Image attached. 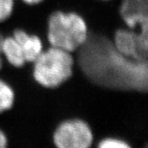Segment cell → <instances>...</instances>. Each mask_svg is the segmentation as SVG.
<instances>
[{"instance_id":"obj_10","label":"cell","mask_w":148,"mask_h":148,"mask_svg":"<svg viewBox=\"0 0 148 148\" xmlns=\"http://www.w3.org/2000/svg\"><path fill=\"white\" fill-rule=\"evenodd\" d=\"M98 148H131L132 146L127 141L117 137H104L97 141Z\"/></svg>"},{"instance_id":"obj_2","label":"cell","mask_w":148,"mask_h":148,"mask_svg":"<svg viewBox=\"0 0 148 148\" xmlns=\"http://www.w3.org/2000/svg\"><path fill=\"white\" fill-rule=\"evenodd\" d=\"M88 36L87 22L76 12L54 10L48 16L46 40L49 46L75 53Z\"/></svg>"},{"instance_id":"obj_6","label":"cell","mask_w":148,"mask_h":148,"mask_svg":"<svg viewBox=\"0 0 148 148\" xmlns=\"http://www.w3.org/2000/svg\"><path fill=\"white\" fill-rule=\"evenodd\" d=\"M12 36L20 44L27 64H32L45 49L40 37L36 34H30L21 28L14 29Z\"/></svg>"},{"instance_id":"obj_15","label":"cell","mask_w":148,"mask_h":148,"mask_svg":"<svg viewBox=\"0 0 148 148\" xmlns=\"http://www.w3.org/2000/svg\"><path fill=\"white\" fill-rule=\"evenodd\" d=\"M100 1H103V2H110L112 0H100Z\"/></svg>"},{"instance_id":"obj_1","label":"cell","mask_w":148,"mask_h":148,"mask_svg":"<svg viewBox=\"0 0 148 148\" xmlns=\"http://www.w3.org/2000/svg\"><path fill=\"white\" fill-rule=\"evenodd\" d=\"M82 75L95 86L114 91L147 93L148 61L127 58L114 46L112 37L89 31L86 42L75 52Z\"/></svg>"},{"instance_id":"obj_9","label":"cell","mask_w":148,"mask_h":148,"mask_svg":"<svg viewBox=\"0 0 148 148\" xmlns=\"http://www.w3.org/2000/svg\"><path fill=\"white\" fill-rule=\"evenodd\" d=\"M15 90L6 81L0 77V114L8 111L14 106Z\"/></svg>"},{"instance_id":"obj_11","label":"cell","mask_w":148,"mask_h":148,"mask_svg":"<svg viewBox=\"0 0 148 148\" xmlns=\"http://www.w3.org/2000/svg\"><path fill=\"white\" fill-rule=\"evenodd\" d=\"M16 0H0V23H3L10 18L15 6Z\"/></svg>"},{"instance_id":"obj_14","label":"cell","mask_w":148,"mask_h":148,"mask_svg":"<svg viewBox=\"0 0 148 148\" xmlns=\"http://www.w3.org/2000/svg\"><path fill=\"white\" fill-rule=\"evenodd\" d=\"M4 63H5L4 58H3V55H2L1 53H0V72H1V70H2L3 67V65H4Z\"/></svg>"},{"instance_id":"obj_8","label":"cell","mask_w":148,"mask_h":148,"mask_svg":"<svg viewBox=\"0 0 148 148\" xmlns=\"http://www.w3.org/2000/svg\"><path fill=\"white\" fill-rule=\"evenodd\" d=\"M118 12L121 20L129 16L148 15V0H121Z\"/></svg>"},{"instance_id":"obj_4","label":"cell","mask_w":148,"mask_h":148,"mask_svg":"<svg viewBox=\"0 0 148 148\" xmlns=\"http://www.w3.org/2000/svg\"><path fill=\"white\" fill-rule=\"evenodd\" d=\"M52 142L58 148H89L95 143V138L87 122L80 118H71L56 126Z\"/></svg>"},{"instance_id":"obj_12","label":"cell","mask_w":148,"mask_h":148,"mask_svg":"<svg viewBox=\"0 0 148 148\" xmlns=\"http://www.w3.org/2000/svg\"><path fill=\"white\" fill-rule=\"evenodd\" d=\"M8 147V139L7 134L3 130L0 128V148H6Z\"/></svg>"},{"instance_id":"obj_5","label":"cell","mask_w":148,"mask_h":148,"mask_svg":"<svg viewBox=\"0 0 148 148\" xmlns=\"http://www.w3.org/2000/svg\"><path fill=\"white\" fill-rule=\"evenodd\" d=\"M112 41L123 56L137 61H148V36L121 27L114 31Z\"/></svg>"},{"instance_id":"obj_3","label":"cell","mask_w":148,"mask_h":148,"mask_svg":"<svg viewBox=\"0 0 148 148\" xmlns=\"http://www.w3.org/2000/svg\"><path fill=\"white\" fill-rule=\"evenodd\" d=\"M73 53L48 46L32 64V75L37 84L45 88H57L74 73Z\"/></svg>"},{"instance_id":"obj_7","label":"cell","mask_w":148,"mask_h":148,"mask_svg":"<svg viewBox=\"0 0 148 148\" xmlns=\"http://www.w3.org/2000/svg\"><path fill=\"white\" fill-rule=\"evenodd\" d=\"M1 54L6 63L12 68L20 69L29 64L26 63L20 44L12 35L6 36L3 38L1 45Z\"/></svg>"},{"instance_id":"obj_13","label":"cell","mask_w":148,"mask_h":148,"mask_svg":"<svg viewBox=\"0 0 148 148\" xmlns=\"http://www.w3.org/2000/svg\"><path fill=\"white\" fill-rule=\"evenodd\" d=\"M23 3L27 4V5L34 6L40 4L41 2H44V0H20Z\"/></svg>"}]
</instances>
